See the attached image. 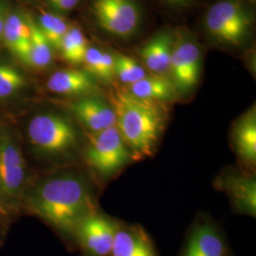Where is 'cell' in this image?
<instances>
[{"instance_id": "cell-26", "label": "cell", "mask_w": 256, "mask_h": 256, "mask_svg": "<svg viewBox=\"0 0 256 256\" xmlns=\"http://www.w3.org/2000/svg\"><path fill=\"white\" fill-rule=\"evenodd\" d=\"M50 5H52L60 12H70L74 10L81 0H46Z\"/></svg>"}, {"instance_id": "cell-7", "label": "cell", "mask_w": 256, "mask_h": 256, "mask_svg": "<svg viewBox=\"0 0 256 256\" xmlns=\"http://www.w3.org/2000/svg\"><path fill=\"white\" fill-rule=\"evenodd\" d=\"M118 223L97 210L84 218L74 234L82 256H110Z\"/></svg>"}, {"instance_id": "cell-10", "label": "cell", "mask_w": 256, "mask_h": 256, "mask_svg": "<svg viewBox=\"0 0 256 256\" xmlns=\"http://www.w3.org/2000/svg\"><path fill=\"white\" fill-rule=\"evenodd\" d=\"M202 64V52L192 40H182L173 48L170 72L174 86L182 92L192 88L198 81Z\"/></svg>"}, {"instance_id": "cell-20", "label": "cell", "mask_w": 256, "mask_h": 256, "mask_svg": "<svg viewBox=\"0 0 256 256\" xmlns=\"http://www.w3.org/2000/svg\"><path fill=\"white\" fill-rule=\"evenodd\" d=\"M30 26V42L25 64L34 70H45L54 61V48L46 40L36 21L28 16Z\"/></svg>"}, {"instance_id": "cell-16", "label": "cell", "mask_w": 256, "mask_h": 256, "mask_svg": "<svg viewBox=\"0 0 256 256\" xmlns=\"http://www.w3.org/2000/svg\"><path fill=\"white\" fill-rule=\"evenodd\" d=\"M232 140L239 158L250 166L256 162V114L252 108L238 120L232 131Z\"/></svg>"}, {"instance_id": "cell-6", "label": "cell", "mask_w": 256, "mask_h": 256, "mask_svg": "<svg viewBox=\"0 0 256 256\" xmlns=\"http://www.w3.org/2000/svg\"><path fill=\"white\" fill-rule=\"evenodd\" d=\"M252 18L245 7L234 0H222L210 7L205 25L210 36L222 43L239 46L247 37Z\"/></svg>"}, {"instance_id": "cell-13", "label": "cell", "mask_w": 256, "mask_h": 256, "mask_svg": "<svg viewBox=\"0 0 256 256\" xmlns=\"http://www.w3.org/2000/svg\"><path fill=\"white\" fill-rule=\"evenodd\" d=\"M216 184L222 191L227 192L239 212L256 216V183L252 176L236 173L221 176Z\"/></svg>"}, {"instance_id": "cell-28", "label": "cell", "mask_w": 256, "mask_h": 256, "mask_svg": "<svg viewBox=\"0 0 256 256\" xmlns=\"http://www.w3.org/2000/svg\"><path fill=\"white\" fill-rule=\"evenodd\" d=\"M169 2H172V3H184L186 1H189V0H167Z\"/></svg>"}, {"instance_id": "cell-27", "label": "cell", "mask_w": 256, "mask_h": 256, "mask_svg": "<svg viewBox=\"0 0 256 256\" xmlns=\"http://www.w3.org/2000/svg\"><path fill=\"white\" fill-rule=\"evenodd\" d=\"M7 16H8V12L5 9V6L0 2V42L2 41V34H3V28H4V24H5Z\"/></svg>"}, {"instance_id": "cell-24", "label": "cell", "mask_w": 256, "mask_h": 256, "mask_svg": "<svg viewBox=\"0 0 256 256\" xmlns=\"http://www.w3.org/2000/svg\"><path fill=\"white\" fill-rule=\"evenodd\" d=\"M115 77L128 86L146 77V70L142 66L126 55H115Z\"/></svg>"}, {"instance_id": "cell-14", "label": "cell", "mask_w": 256, "mask_h": 256, "mask_svg": "<svg viewBox=\"0 0 256 256\" xmlns=\"http://www.w3.org/2000/svg\"><path fill=\"white\" fill-rule=\"evenodd\" d=\"M1 42L10 52L25 64L30 42V26L28 16L18 10L9 12L4 24Z\"/></svg>"}, {"instance_id": "cell-8", "label": "cell", "mask_w": 256, "mask_h": 256, "mask_svg": "<svg viewBox=\"0 0 256 256\" xmlns=\"http://www.w3.org/2000/svg\"><path fill=\"white\" fill-rule=\"evenodd\" d=\"M92 10L99 25L113 36L133 34L140 22V12L134 0H94Z\"/></svg>"}, {"instance_id": "cell-19", "label": "cell", "mask_w": 256, "mask_h": 256, "mask_svg": "<svg viewBox=\"0 0 256 256\" xmlns=\"http://www.w3.org/2000/svg\"><path fill=\"white\" fill-rule=\"evenodd\" d=\"M185 256H225V246L218 232L204 224L192 232Z\"/></svg>"}, {"instance_id": "cell-18", "label": "cell", "mask_w": 256, "mask_h": 256, "mask_svg": "<svg viewBox=\"0 0 256 256\" xmlns=\"http://www.w3.org/2000/svg\"><path fill=\"white\" fill-rule=\"evenodd\" d=\"M128 92L142 100L164 102L172 100L176 94L174 84L162 75H147L144 79L129 86Z\"/></svg>"}, {"instance_id": "cell-5", "label": "cell", "mask_w": 256, "mask_h": 256, "mask_svg": "<svg viewBox=\"0 0 256 256\" xmlns=\"http://www.w3.org/2000/svg\"><path fill=\"white\" fill-rule=\"evenodd\" d=\"M84 133L86 142L82 158L99 178H110L133 160L132 154L116 126L96 133L84 131Z\"/></svg>"}, {"instance_id": "cell-2", "label": "cell", "mask_w": 256, "mask_h": 256, "mask_svg": "<svg viewBox=\"0 0 256 256\" xmlns=\"http://www.w3.org/2000/svg\"><path fill=\"white\" fill-rule=\"evenodd\" d=\"M28 160L56 168L74 165L82 158L84 133L70 116L54 110H40L18 126Z\"/></svg>"}, {"instance_id": "cell-4", "label": "cell", "mask_w": 256, "mask_h": 256, "mask_svg": "<svg viewBox=\"0 0 256 256\" xmlns=\"http://www.w3.org/2000/svg\"><path fill=\"white\" fill-rule=\"evenodd\" d=\"M24 150L18 124L0 115V207L16 220L34 176Z\"/></svg>"}, {"instance_id": "cell-11", "label": "cell", "mask_w": 256, "mask_h": 256, "mask_svg": "<svg viewBox=\"0 0 256 256\" xmlns=\"http://www.w3.org/2000/svg\"><path fill=\"white\" fill-rule=\"evenodd\" d=\"M48 90L66 97H82L96 90L94 77L86 70L66 68L50 74L46 82Z\"/></svg>"}, {"instance_id": "cell-15", "label": "cell", "mask_w": 256, "mask_h": 256, "mask_svg": "<svg viewBox=\"0 0 256 256\" xmlns=\"http://www.w3.org/2000/svg\"><path fill=\"white\" fill-rule=\"evenodd\" d=\"M30 80L21 68L0 61V104L21 101L30 92Z\"/></svg>"}, {"instance_id": "cell-1", "label": "cell", "mask_w": 256, "mask_h": 256, "mask_svg": "<svg viewBox=\"0 0 256 256\" xmlns=\"http://www.w3.org/2000/svg\"><path fill=\"white\" fill-rule=\"evenodd\" d=\"M94 212L92 182L74 165L34 174L21 204V214L42 220L68 242H74L80 221Z\"/></svg>"}, {"instance_id": "cell-17", "label": "cell", "mask_w": 256, "mask_h": 256, "mask_svg": "<svg viewBox=\"0 0 256 256\" xmlns=\"http://www.w3.org/2000/svg\"><path fill=\"white\" fill-rule=\"evenodd\" d=\"M173 48L172 36L165 32L160 34L142 48L140 56L150 72L164 76L170 72Z\"/></svg>"}, {"instance_id": "cell-3", "label": "cell", "mask_w": 256, "mask_h": 256, "mask_svg": "<svg viewBox=\"0 0 256 256\" xmlns=\"http://www.w3.org/2000/svg\"><path fill=\"white\" fill-rule=\"evenodd\" d=\"M110 104L116 115V128L133 160L153 155L167 122L160 102L138 99L115 88L110 94Z\"/></svg>"}, {"instance_id": "cell-21", "label": "cell", "mask_w": 256, "mask_h": 256, "mask_svg": "<svg viewBox=\"0 0 256 256\" xmlns=\"http://www.w3.org/2000/svg\"><path fill=\"white\" fill-rule=\"evenodd\" d=\"M82 64H84L86 72L95 78L104 82H111L115 78V58L110 52L88 46Z\"/></svg>"}, {"instance_id": "cell-9", "label": "cell", "mask_w": 256, "mask_h": 256, "mask_svg": "<svg viewBox=\"0 0 256 256\" xmlns=\"http://www.w3.org/2000/svg\"><path fill=\"white\" fill-rule=\"evenodd\" d=\"M64 108L74 119L84 128V132L96 133L116 126V115L111 104L92 95L64 102Z\"/></svg>"}, {"instance_id": "cell-25", "label": "cell", "mask_w": 256, "mask_h": 256, "mask_svg": "<svg viewBox=\"0 0 256 256\" xmlns=\"http://www.w3.org/2000/svg\"><path fill=\"white\" fill-rule=\"evenodd\" d=\"M14 221L16 220L0 207V248L5 243L9 234L10 228Z\"/></svg>"}, {"instance_id": "cell-22", "label": "cell", "mask_w": 256, "mask_h": 256, "mask_svg": "<svg viewBox=\"0 0 256 256\" xmlns=\"http://www.w3.org/2000/svg\"><path fill=\"white\" fill-rule=\"evenodd\" d=\"M88 46L86 37L82 30L76 26H70L62 39L58 50L66 63L80 64H82Z\"/></svg>"}, {"instance_id": "cell-12", "label": "cell", "mask_w": 256, "mask_h": 256, "mask_svg": "<svg viewBox=\"0 0 256 256\" xmlns=\"http://www.w3.org/2000/svg\"><path fill=\"white\" fill-rule=\"evenodd\" d=\"M110 256H158L152 239L140 225H118Z\"/></svg>"}, {"instance_id": "cell-23", "label": "cell", "mask_w": 256, "mask_h": 256, "mask_svg": "<svg viewBox=\"0 0 256 256\" xmlns=\"http://www.w3.org/2000/svg\"><path fill=\"white\" fill-rule=\"evenodd\" d=\"M36 23L46 40L56 50L59 48L62 39L70 27L62 16L48 12H42Z\"/></svg>"}]
</instances>
